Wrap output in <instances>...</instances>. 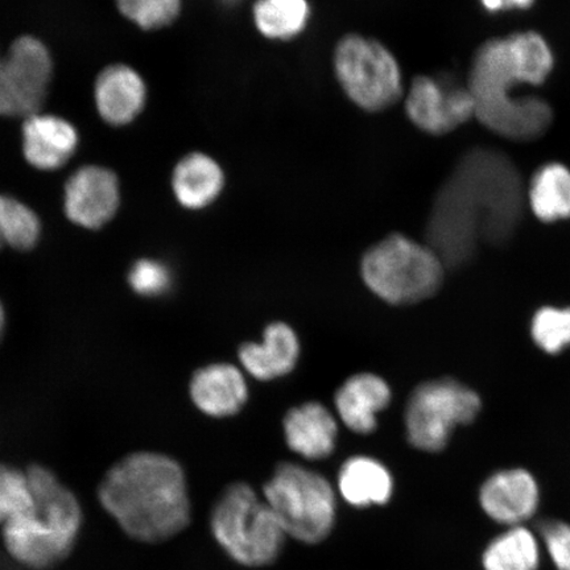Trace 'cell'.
<instances>
[{
	"label": "cell",
	"mask_w": 570,
	"mask_h": 570,
	"mask_svg": "<svg viewBox=\"0 0 570 570\" xmlns=\"http://www.w3.org/2000/svg\"><path fill=\"white\" fill-rule=\"evenodd\" d=\"M124 16L145 31L173 26L181 16L184 0H117Z\"/></svg>",
	"instance_id": "27"
},
{
	"label": "cell",
	"mask_w": 570,
	"mask_h": 570,
	"mask_svg": "<svg viewBox=\"0 0 570 570\" xmlns=\"http://www.w3.org/2000/svg\"><path fill=\"white\" fill-rule=\"evenodd\" d=\"M98 497L120 529L145 543L174 538L190 522L184 470L160 453L127 455L107 472Z\"/></svg>",
	"instance_id": "3"
},
{
	"label": "cell",
	"mask_w": 570,
	"mask_h": 570,
	"mask_svg": "<svg viewBox=\"0 0 570 570\" xmlns=\"http://www.w3.org/2000/svg\"><path fill=\"white\" fill-rule=\"evenodd\" d=\"M480 498L490 518L503 524H518L537 511L539 489L525 470H505L484 482Z\"/></svg>",
	"instance_id": "19"
},
{
	"label": "cell",
	"mask_w": 570,
	"mask_h": 570,
	"mask_svg": "<svg viewBox=\"0 0 570 570\" xmlns=\"http://www.w3.org/2000/svg\"><path fill=\"white\" fill-rule=\"evenodd\" d=\"M405 116L417 130L443 137L475 117L474 101L466 81L449 75H419L405 88Z\"/></svg>",
	"instance_id": "10"
},
{
	"label": "cell",
	"mask_w": 570,
	"mask_h": 570,
	"mask_svg": "<svg viewBox=\"0 0 570 570\" xmlns=\"http://www.w3.org/2000/svg\"><path fill=\"white\" fill-rule=\"evenodd\" d=\"M0 116L13 117L9 83H7L3 57H0Z\"/></svg>",
	"instance_id": "31"
},
{
	"label": "cell",
	"mask_w": 570,
	"mask_h": 570,
	"mask_svg": "<svg viewBox=\"0 0 570 570\" xmlns=\"http://www.w3.org/2000/svg\"><path fill=\"white\" fill-rule=\"evenodd\" d=\"M35 509L3 527L7 551L26 567L46 569L73 550L82 525V510L73 493L51 470L32 465L27 470Z\"/></svg>",
	"instance_id": "4"
},
{
	"label": "cell",
	"mask_w": 570,
	"mask_h": 570,
	"mask_svg": "<svg viewBox=\"0 0 570 570\" xmlns=\"http://www.w3.org/2000/svg\"><path fill=\"white\" fill-rule=\"evenodd\" d=\"M226 183L223 163L205 151L184 155L170 176L176 202L190 212H202L216 204L225 191Z\"/></svg>",
	"instance_id": "13"
},
{
	"label": "cell",
	"mask_w": 570,
	"mask_h": 570,
	"mask_svg": "<svg viewBox=\"0 0 570 570\" xmlns=\"http://www.w3.org/2000/svg\"><path fill=\"white\" fill-rule=\"evenodd\" d=\"M392 392L382 376L358 373L342 383L334 395L341 422L356 434H372L377 426V413L386 410Z\"/></svg>",
	"instance_id": "18"
},
{
	"label": "cell",
	"mask_w": 570,
	"mask_h": 570,
	"mask_svg": "<svg viewBox=\"0 0 570 570\" xmlns=\"http://www.w3.org/2000/svg\"><path fill=\"white\" fill-rule=\"evenodd\" d=\"M220 3L227 7H233L242 2V0H219Z\"/></svg>",
	"instance_id": "35"
},
{
	"label": "cell",
	"mask_w": 570,
	"mask_h": 570,
	"mask_svg": "<svg viewBox=\"0 0 570 570\" xmlns=\"http://www.w3.org/2000/svg\"><path fill=\"white\" fill-rule=\"evenodd\" d=\"M35 509V501L27 473L0 465V525H6Z\"/></svg>",
	"instance_id": "26"
},
{
	"label": "cell",
	"mask_w": 570,
	"mask_h": 570,
	"mask_svg": "<svg viewBox=\"0 0 570 570\" xmlns=\"http://www.w3.org/2000/svg\"><path fill=\"white\" fill-rule=\"evenodd\" d=\"M532 337L547 353H560L570 345V308H541L532 321Z\"/></svg>",
	"instance_id": "28"
},
{
	"label": "cell",
	"mask_w": 570,
	"mask_h": 570,
	"mask_svg": "<svg viewBox=\"0 0 570 570\" xmlns=\"http://www.w3.org/2000/svg\"><path fill=\"white\" fill-rule=\"evenodd\" d=\"M287 537L318 544L336 522V494L323 475L294 462H283L263 488Z\"/></svg>",
	"instance_id": "8"
},
{
	"label": "cell",
	"mask_w": 570,
	"mask_h": 570,
	"mask_svg": "<svg viewBox=\"0 0 570 570\" xmlns=\"http://www.w3.org/2000/svg\"><path fill=\"white\" fill-rule=\"evenodd\" d=\"M212 532L234 561L245 567H265L283 550L285 534L279 519L249 484L233 483L212 512Z\"/></svg>",
	"instance_id": "7"
},
{
	"label": "cell",
	"mask_w": 570,
	"mask_h": 570,
	"mask_svg": "<svg viewBox=\"0 0 570 570\" xmlns=\"http://www.w3.org/2000/svg\"><path fill=\"white\" fill-rule=\"evenodd\" d=\"M483 566L487 570H537V539L523 527H514L488 547L483 554Z\"/></svg>",
	"instance_id": "24"
},
{
	"label": "cell",
	"mask_w": 570,
	"mask_h": 570,
	"mask_svg": "<svg viewBox=\"0 0 570 570\" xmlns=\"http://www.w3.org/2000/svg\"><path fill=\"white\" fill-rule=\"evenodd\" d=\"M13 117L38 114L52 78V59L48 49L32 36L12 42L3 57Z\"/></svg>",
	"instance_id": "11"
},
{
	"label": "cell",
	"mask_w": 570,
	"mask_h": 570,
	"mask_svg": "<svg viewBox=\"0 0 570 570\" xmlns=\"http://www.w3.org/2000/svg\"><path fill=\"white\" fill-rule=\"evenodd\" d=\"M338 489L348 504L363 509L386 504L392 497L394 481L382 462L367 455H354L340 470Z\"/></svg>",
	"instance_id": "21"
},
{
	"label": "cell",
	"mask_w": 570,
	"mask_h": 570,
	"mask_svg": "<svg viewBox=\"0 0 570 570\" xmlns=\"http://www.w3.org/2000/svg\"><path fill=\"white\" fill-rule=\"evenodd\" d=\"M548 552L559 570H570V525L546 522L540 525Z\"/></svg>",
	"instance_id": "30"
},
{
	"label": "cell",
	"mask_w": 570,
	"mask_h": 570,
	"mask_svg": "<svg viewBox=\"0 0 570 570\" xmlns=\"http://www.w3.org/2000/svg\"><path fill=\"white\" fill-rule=\"evenodd\" d=\"M484 10L491 13L505 11L503 0H480Z\"/></svg>",
	"instance_id": "33"
},
{
	"label": "cell",
	"mask_w": 570,
	"mask_h": 570,
	"mask_svg": "<svg viewBox=\"0 0 570 570\" xmlns=\"http://www.w3.org/2000/svg\"><path fill=\"white\" fill-rule=\"evenodd\" d=\"M128 283L140 296L158 297L169 291L173 274L169 267L159 261L140 259L131 267Z\"/></svg>",
	"instance_id": "29"
},
{
	"label": "cell",
	"mask_w": 570,
	"mask_h": 570,
	"mask_svg": "<svg viewBox=\"0 0 570 570\" xmlns=\"http://www.w3.org/2000/svg\"><path fill=\"white\" fill-rule=\"evenodd\" d=\"M554 68V55L543 35L514 32L483 41L470 61L466 85L475 119L499 138L530 142L543 138L554 112L546 98L519 91L541 87Z\"/></svg>",
	"instance_id": "2"
},
{
	"label": "cell",
	"mask_w": 570,
	"mask_h": 570,
	"mask_svg": "<svg viewBox=\"0 0 570 570\" xmlns=\"http://www.w3.org/2000/svg\"><path fill=\"white\" fill-rule=\"evenodd\" d=\"M119 181L110 169L83 167L69 178L66 213L71 223L96 230L116 216L119 208Z\"/></svg>",
	"instance_id": "12"
},
{
	"label": "cell",
	"mask_w": 570,
	"mask_h": 570,
	"mask_svg": "<svg viewBox=\"0 0 570 570\" xmlns=\"http://www.w3.org/2000/svg\"><path fill=\"white\" fill-rule=\"evenodd\" d=\"M301 351L294 327L277 321L266 326L262 342L240 345L238 358L247 374L268 382L294 372Z\"/></svg>",
	"instance_id": "15"
},
{
	"label": "cell",
	"mask_w": 570,
	"mask_h": 570,
	"mask_svg": "<svg viewBox=\"0 0 570 570\" xmlns=\"http://www.w3.org/2000/svg\"><path fill=\"white\" fill-rule=\"evenodd\" d=\"M313 18L311 0H255V31L273 42H292L308 31Z\"/></svg>",
	"instance_id": "23"
},
{
	"label": "cell",
	"mask_w": 570,
	"mask_h": 570,
	"mask_svg": "<svg viewBox=\"0 0 570 570\" xmlns=\"http://www.w3.org/2000/svg\"><path fill=\"white\" fill-rule=\"evenodd\" d=\"M504 2V10L505 11H512V10H520L525 11L530 10L531 7L537 2V0H503Z\"/></svg>",
	"instance_id": "32"
},
{
	"label": "cell",
	"mask_w": 570,
	"mask_h": 570,
	"mask_svg": "<svg viewBox=\"0 0 570 570\" xmlns=\"http://www.w3.org/2000/svg\"><path fill=\"white\" fill-rule=\"evenodd\" d=\"M285 443L306 460H324L336 449L338 424L320 402H306L291 409L283 420Z\"/></svg>",
	"instance_id": "16"
},
{
	"label": "cell",
	"mask_w": 570,
	"mask_h": 570,
	"mask_svg": "<svg viewBox=\"0 0 570 570\" xmlns=\"http://www.w3.org/2000/svg\"><path fill=\"white\" fill-rule=\"evenodd\" d=\"M41 225L36 213L18 199L0 196V235L4 246L30 249L40 238Z\"/></svg>",
	"instance_id": "25"
},
{
	"label": "cell",
	"mask_w": 570,
	"mask_h": 570,
	"mask_svg": "<svg viewBox=\"0 0 570 570\" xmlns=\"http://www.w3.org/2000/svg\"><path fill=\"white\" fill-rule=\"evenodd\" d=\"M78 134L68 120L55 116L27 117L23 126V153L32 167L56 170L76 153Z\"/></svg>",
	"instance_id": "20"
},
{
	"label": "cell",
	"mask_w": 570,
	"mask_h": 570,
	"mask_svg": "<svg viewBox=\"0 0 570 570\" xmlns=\"http://www.w3.org/2000/svg\"><path fill=\"white\" fill-rule=\"evenodd\" d=\"M3 246H4V242L2 239V235H0V248H3Z\"/></svg>",
	"instance_id": "36"
},
{
	"label": "cell",
	"mask_w": 570,
	"mask_h": 570,
	"mask_svg": "<svg viewBox=\"0 0 570 570\" xmlns=\"http://www.w3.org/2000/svg\"><path fill=\"white\" fill-rule=\"evenodd\" d=\"M99 116L112 126H126L140 116L147 104V85L137 70L124 63L107 67L96 81Z\"/></svg>",
	"instance_id": "17"
},
{
	"label": "cell",
	"mask_w": 570,
	"mask_h": 570,
	"mask_svg": "<svg viewBox=\"0 0 570 570\" xmlns=\"http://www.w3.org/2000/svg\"><path fill=\"white\" fill-rule=\"evenodd\" d=\"M525 203L541 223L570 218V169L559 161L540 166L525 185Z\"/></svg>",
	"instance_id": "22"
},
{
	"label": "cell",
	"mask_w": 570,
	"mask_h": 570,
	"mask_svg": "<svg viewBox=\"0 0 570 570\" xmlns=\"http://www.w3.org/2000/svg\"><path fill=\"white\" fill-rule=\"evenodd\" d=\"M481 410L476 392L458 381L436 380L420 384L405 407V431L413 448L440 452L455 426L473 422Z\"/></svg>",
	"instance_id": "9"
},
{
	"label": "cell",
	"mask_w": 570,
	"mask_h": 570,
	"mask_svg": "<svg viewBox=\"0 0 570 570\" xmlns=\"http://www.w3.org/2000/svg\"><path fill=\"white\" fill-rule=\"evenodd\" d=\"M331 62L342 95L356 109L381 114L403 101L407 87L401 62L380 39L361 32L342 35Z\"/></svg>",
	"instance_id": "5"
},
{
	"label": "cell",
	"mask_w": 570,
	"mask_h": 570,
	"mask_svg": "<svg viewBox=\"0 0 570 570\" xmlns=\"http://www.w3.org/2000/svg\"><path fill=\"white\" fill-rule=\"evenodd\" d=\"M6 325V313L2 303H0V340H2Z\"/></svg>",
	"instance_id": "34"
},
{
	"label": "cell",
	"mask_w": 570,
	"mask_h": 570,
	"mask_svg": "<svg viewBox=\"0 0 570 570\" xmlns=\"http://www.w3.org/2000/svg\"><path fill=\"white\" fill-rule=\"evenodd\" d=\"M444 267L430 246L394 233L363 254L361 275L366 287L383 302L407 305L436 294Z\"/></svg>",
	"instance_id": "6"
},
{
	"label": "cell",
	"mask_w": 570,
	"mask_h": 570,
	"mask_svg": "<svg viewBox=\"0 0 570 570\" xmlns=\"http://www.w3.org/2000/svg\"><path fill=\"white\" fill-rule=\"evenodd\" d=\"M189 394L196 407L210 417L237 415L245 407L248 386L244 373L232 363H210L191 376Z\"/></svg>",
	"instance_id": "14"
},
{
	"label": "cell",
	"mask_w": 570,
	"mask_h": 570,
	"mask_svg": "<svg viewBox=\"0 0 570 570\" xmlns=\"http://www.w3.org/2000/svg\"><path fill=\"white\" fill-rule=\"evenodd\" d=\"M525 185L508 154L473 147L455 161L434 196L426 223V245L454 267L480 245L505 244L523 216Z\"/></svg>",
	"instance_id": "1"
}]
</instances>
